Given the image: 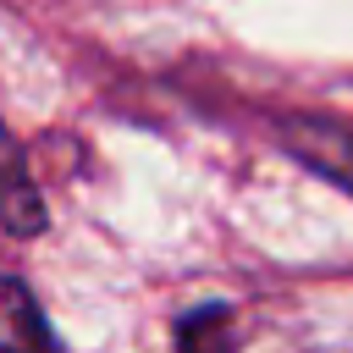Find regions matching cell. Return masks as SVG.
Listing matches in <instances>:
<instances>
[{
	"label": "cell",
	"instance_id": "cell-1",
	"mask_svg": "<svg viewBox=\"0 0 353 353\" xmlns=\"http://www.w3.org/2000/svg\"><path fill=\"white\" fill-rule=\"evenodd\" d=\"M276 138L309 171H320L325 182H336L342 193H353V121L298 110V116H276Z\"/></svg>",
	"mask_w": 353,
	"mask_h": 353
},
{
	"label": "cell",
	"instance_id": "cell-2",
	"mask_svg": "<svg viewBox=\"0 0 353 353\" xmlns=\"http://www.w3.org/2000/svg\"><path fill=\"white\" fill-rule=\"evenodd\" d=\"M0 226L11 237H39L44 232V193L11 138V127L0 121Z\"/></svg>",
	"mask_w": 353,
	"mask_h": 353
},
{
	"label": "cell",
	"instance_id": "cell-3",
	"mask_svg": "<svg viewBox=\"0 0 353 353\" xmlns=\"http://www.w3.org/2000/svg\"><path fill=\"white\" fill-rule=\"evenodd\" d=\"M0 347H55V325L17 276H0Z\"/></svg>",
	"mask_w": 353,
	"mask_h": 353
},
{
	"label": "cell",
	"instance_id": "cell-4",
	"mask_svg": "<svg viewBox=\"0 0 353 353\" xmlns=\"http://www.w3.org/2000/svg\"><path fill=\"white\" fill-rule=\"evenodd\" d=\"M221 336H226V309H204V314L193 309L188 320H176V342H188V347L193 342H221Z\"/></svg>",
	"mask_w": 353,
	"mask_h": 353
}]
</instances>
